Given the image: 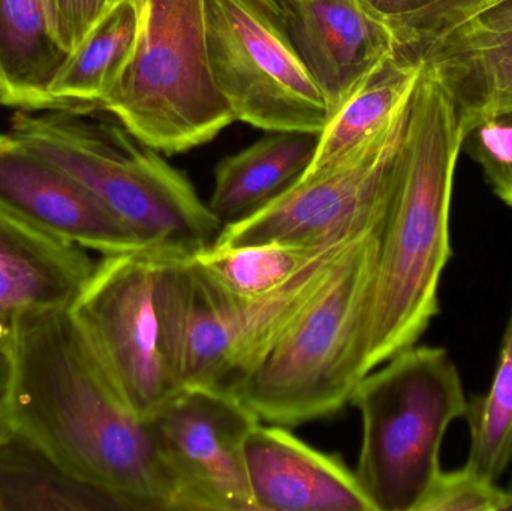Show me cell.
Listing matches in <instances>:
<instances>
[{
    "instance_id": "obj_1",
    "label": "cell",
    "mask_w": 512,
    "mask_h": 511,
    "mask_svg": "<svg viewBox=\"0 0 512 511\" xmlns=\"http://www.w3.org/2000/svg\"><path fill=\"white\" fill-rule=\"evenodd\" d=\"M12 431L128 511H176V485L147 420L120 401L68 311L21 320L11 339Z\"/></svg>"
},
{
    "instance_id": "obj_2",
    "label": "cell",
    "mask_w": 512,
    "mask_h": 511,
    "mask_svg": "<svg viewBox=\"0 0 512 511\" xmlns=\"http://www.w3.org/2000/svg\"><path fill=\"white\" fill-rule=\"evenodd\" d=\"M465 132L424 63L397 150L364 323V372L418 344L441 312L439 285L453 258L450 215Z\"/></svg>"
},
{
    "instance_id": "obj_3",
    "label": "cell",
    "mask_w": 512,
    "mask_h": 511,
    "mask_svg": "<svg viewBox=\"0 0 512 511\" xmlns=\"http://www.w3.org/2000/svg\"><path fill=\"white\" fill-rule=\"evenodd\" d=\"M11 132L87 189L146 248L194 255L221 222L191 180L101 105L12 113Z\"/></svg>"
},
{
    "instance_id": "obj_4",
    "label": "cell",
    "mask_w": 512,
    "mask_h": 511,
    "mask_svg": "<svg viewBox=\"0 0 512 511\" xmlns=\"http://www.w3.org/2000/svg\"><path fill=\"white\" fill-rule=\"evenodd\" d=\"M376 234L352 240L321 290L265 354L239 396L271 425L327 419L351 402L364 372V323Z\"/></svg>"
},
{
    "instance_id": "obj_5",
    "label": "cell",
    "mask_w": 512,
    "mask_h": 511,
    "mask_svg": "<svg viewBox=\"0 0 512 511\" xmlns=\"http://www.w3.org/2000/svg\"><path fill=\"white\" fill-rule=\"evenodd\" d=\"M364 375L351 402L363 423L355 476L375 511H417L441 473L442 443L468 408L459 368L441 347L400 351Z\"/></svg>"
},
{
    "instance_id": "obj_6",
    "label": "cell",
    "mask_w": 512,
    "mask_h": 511,
    "mask_svg": "<svg viewBox=\"0 0 512 511\" xmlns=\"http://www.w3.org/2000/svg\"><path fill=\"white\" fill-rule=\"evenodd\" d=\"M141 6L134 56L101 107L158 152H189L236 122L210 69L206 0Z\"/></svg>"
},
{
    "instance_id": "obj_7",
    "label": "cell",
    "mask_w": 512,
    "mask_h": 511,
    "mask_svg": "<svg viewBox=\"0 0 512 511\" xmlns=\"http://www.w3.org/2000/svg\"><path fill=\"white\" fill-rule=\"evenodd\" d=\"M161 252L102 255L68 309L111 389L143 420L183 389L168 353L156 293Z\"/></svg>"
},
{
    "instance_id": "obj_8",
    "label": "cell",
    "mask_w": 512,
    "mask_h": 511,
    "mask_svg": "<svg viewBox=\"0 0 512 511\" xmlns=\"http://www.w3.org/2000/svg\"><path fill=\"white\" fill-rule=\"evenodd\" d=\"M207 51L234 117L267 132H322L333 113L273 0H206Z\"/></svg>"
},
{
    "instance_id": "obj_9",
    "label": "cell",
    "mask_w": 512,
    "mask_h": 511,
    "mask_svg": "<svg viewBox=\"0 0 512 511\" xmlns=\"http://www.w3.org/2000/svg\"><path fill=\"white\" fill-rule=\"evenodd\" d=\"M411 98L345 164L321 176L298 180L254 215L225 225L213 245L237 248L288 243L327 248L379 230Z\"/></svg>"
},
{
    "instance_id": "obj_10",
    "label": "cell",
    "mask_w": 512,
    "mask_h": 511,
    "mask_svg": "<svg viewBox=\"0 0 512 511\" xmlns=\"http://www.w3.org/2000/svg\"><path fill=\"white\" fill-rule=\"evenodd\" d=\"M147 422L173 474L176 511H256L245 447L261 420L239 396L183 387Z\"/></svg>"
},
{
    "instance_id": "obj_11",
    "label": "cell",
    "mask_w": 512,
    "mask_h": 511,
    "mask_svg": "<svg viewBox=\"0 0 512 511\" xmlns=\"http://www.w3.org/2000/svg\"><path fill=\"white\" fill-rule=\"evenodd\" d=\"M307 71L336 111L400 50L399 36L360 0H273Z\"/></svg>"
},
{
    "instance_id": "obj_12",
    "label": "cell",
    "mask_w": 512,
    "mask_h": 511,
    "mask_svg": "<svg viewBox=\"0 0 512 511\" xmlns=\"http://www.w3.org/2000/svg\"><path fill=\"white\" fill-rule=\"evenodd\" d=\"M0 210L101 255L150 249L77 180L11 132L0 134Z\"/></svg>"
},
{
    "instance_id": "obj_13",
    "label": "cell",
    "mask_w": 512,
    "mask_h": 511,
    "mask_svg": "<svg viewBox=\"0 0 512 511\" xmlns=\"http://www.w3.org/2000/svg\"><path fill=\"white\" fill-rule=\"evenodd\" d=\"M415 53L444 87L468 134L512 111V0H499L439 33Z\"/></svg>"
},
{
    "instance_id": "obj_14",
    "label": "cell",
    "mask_w": 512,
    "mask_h": 511,
    "mask_svg": "<svg viewBox=\"0 0 512 511\" xmlns=\"http://www.w3.org/2000/svg\"><path fill=\"white\" fill-rule=\"evenodd\" d=\"M246 467L256 511H375L339 455L313 449L285 426H255Z\"/></svg>"
},
{
    "instance_id": "obj_15",
    "label": "cell",
    "mask_w": 512,
    "mask_h": 511,
    "mask_svg": "<svg viewBox=\"0 0 512 511\" xmlns=\"http://www.w3.org/2000/svg\"><path fill=\"white\" fill-rule=\"evenodd\" d=\"M96 263L87 249L0 210V336L11 342L29 315L68 311Z\"/></svg>"
},
{
    "instance_id": "obj_16",
    "label": "cell",
    "mask_w": 512,
    "mask_h": 511,
    "mask_svg": "<svg viewBox=\"0 0 512 511\" xmlns=\"http://www.w3.org/2000/svg\"><path fill=\"white\" fill-rule=\"evenodd\" d=\"M321 132H268L219 162L209 209L222 227L249 218L309 170Z\"/></svg>"
},
{
    "instance_id": "obj_17",
    "label": "cell",
    "mask_w": 512,
    "mask_h": 511,
    "mask_svg": "<svg viewBox=\"0 0 512 511\" xmlns=\"http://www.w3.org/2000/svg\"><path fill=\"white\" fill-rule=\"evenodd\" d=\"M423 65V59L406 48L384 63L331 117L301 179L340 167L370 143L411 98Z\"/></svg>"
},
{
    "instance_id": "obj_18",
    "label": "cell",
    "mask_w": 512,
    "mask_h": 511,
    "mask_svg": "<svg viewBox=\"0 0 512 511\" xmlns=\"http://www.w3.org/2000/svg\"><path fill=\"white\" fill-rule=\"evenodd\" d=\"M66 57L51 36L41 0H0V105L59 108L50 87Z\"/></svg>"
},
{
    "instance_id": "obj_19",
    "label": "cell",
    "mask_w": 512,
    "mask_h": 511,
    "mask_svg": "<svg viewBox=\"0 0 512 511\" xmlns=\"http://www.w3.org/2000/svg\"><path fill=\"white\" fill-rule=\"evenodd\" d=\"M141 24V0L111 5L54 77L50 93L57 107L101 105L134 56Z\"/></svg>"
},
{
    "instance_id": "obj_20",
    "label": "cell",
    "mask_w": 512,
    "mask_h": 511,
    "mask_svg": "<svg viewBox=\"0 0 512 511\" xmlns=\"http://www.w3.org/2000/svg\"><path fill=\"white\" fill-rule=\"evenodd\" d=\"M0 510H126L12 434L0 444Z\"/></svg>"
},
{
    "instance_id": "obj_21",
    "label": "cell",
    "mask_w": 512,
    "mask_h": 511,
    "mask_svg": "<svg viewBox=\"0 0 512 511\" xmlns=\"http://www.w3.org/2000/svg\"><path fill=\"white\" fill-rule=\"evenodd\" d=\"M340 245L327 248L288 243L237 248L212 245L191 255V261L197 272L225 296L240 302H254L282 290L313 261Z\"/></svg>"
},
{
    "instance_id": "obj_22",
    "label": "cell",
    "mask_w": 512,
    "mask_h": 511,
    "mask_svg": "<svg viewBox=\"0 0 512 511\" xmlns=\"http://www.w3.org/2000/svg\"><path fill=\"white\" fill-rule=\"evenodd\" d=\"M463 419L471 438L465 465L498 483L512 465V302L489 392L468 399Z\"/></svg>"
},
{
    "instance_id": "obj_23",
    "label": "cell",
    "mask_w": 512,
    "mask_h": 511,
    "mask_svg": "<svg viewBox=\"0 0 512 511\" xmlns=\"http://www.w3.org/2000/svg\"><path fill=\"white\" fill-rule=\"evenodd\" d=\"M462 149L480 165L493 194L512 209V111L481 120L466 134Z\"/></svg>"
},
{
    "instance_id": "obj_24",
    "label": "cell",
    "mask_w": 512,
    "mask_h": 511,
    "mask_svg": "<svg viewBox=\"0 0 512 511\" xmlns=\"http://www.w3.org/2000/svg\"><path fill=\"white\" fill-rule=\"evenodd\" d=\"M502 488L468 465L441 471L417 511H498Z\"/></svg>"
},
{
    "instance_id": "obj_25",
    "label": "cell",
    "mask_w": 512,
    "mask_h": 511,
    "mask_svg": "<svg viewBox=\"0 0 512 511\" xmlns=\"http://www.w3.org/2000/svg\"><path fill=\"white\" fill-rule=\"evenodd\" d=\"M54 41L71 53L108 9V0H41Z\"/></svg>"
},
{
    "instance_id": "obj_26",
    "label": "cell",
    "mask_w": 512,
    "mask_h": 511,
    "mask_svg": "<svg viewBox=\"0 0 512 511\" xmlns=\"http://www.w3.org/2000/svg\"><path fill=\"white\" fill-rule=\"evenodd\" d=\"M496 2L499 0H439L417 21L405 48L417 51L439 33L451 29Z\"/></svg>"
},
{
    "instance_id": "obj_27",
    "label": "cell",
    "mask_w": 512,
    "mask_h": 511,
    "mask_svg": "<svg viewBox=\"0 0 512 511\" xmlns=\"http://www.w3.org/2000/svg\"><path fill=\"white\" fill-rule=\"evenodd\" d=\"M360 2L397 33L402 48H405L417 21L439 0H360Z\"/></svg>"
},
{
    "instance_id": "obj_28",
    "label": "cell",
    "mask_w": 512,
    "mask_h": 511,
    "mask_svg": "<svg viewBox=\"0 0 512 511\" xmlns=\"http://www.w3.org/2000/svg\"><path fill=\"white\" fill-rule=\"evenodd\" d=\"M8 380L0 381V444L5 443L14 431H12L11 411L8 402Z\"/></svg>"
},
{
    "instance_id": "obj_29",
    "label": "cell",
    "mask_w": 512,
    "mask_h": 511,
    "mask_svg": "<svg viewBox=\"0 0 512 511\" xmlns=\"http://www.w3.org/2000/svg\"><path fill=\"white\" fill-rule=\"evenodd\" d=\"M11 371V342L0 336V381L8 380Z\"/></svg>"
},
{
    "instance_id": "obj_30",
    "label": "cell",
    "mask_w": 512,
    "mask_h": 511,
    "mask_svg": "<svg viewBox=\"0 0 512 511\" xmlns=\"http://www.w3.org/2000/svg\"><path fill=\"white\" fill-rule=\"evenodd\" d=\"M498 511H512V476L508 485L502 488L501 504Z\"/></svg>"
},
{
    "instance_id": "obj_31",
    "label": "cell",
    "mask_w": 512,
    "mask_h": 511,
    "mask_svg": "<svg viewBox=\"0 0 512 511\" xmlns=\"http://www.w3.org/2000/svg\"><path fill=\"white\" fill-rule=\"evenodd\" d=\"M120 2V0H108V8H110L111 5H114V3Z\"/></svg>"
}]
</instances>
